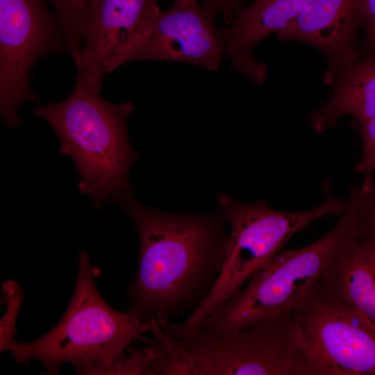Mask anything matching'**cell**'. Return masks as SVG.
<instances>
[{
	"label": "cell",
	"instance_id": "obj_12",
	"mask_svg": "<svg viewBox=\"0 0 375 375\" xmlns=\"http://www.w3.org/2000/svg\"><path fill=\"white\" fill-rule=\"evenodd\" d=\"M311 0H254L241 8L231 25L222 30L225 55L233 69L256 83H262L267 66L255 59L252 49L271 34L278 33L294 21Z\"/></svg>",
	"mask_w": 375,
	"mask_h": 375
},
{
	"label": "cell",
	"instance_id": "obj_10",
	"mask_svg": "<svg viewBox=\"0 0 375 375\" xmlns=\"http://www.w3.org/2000/svg\"><path fill=\"white\" fill-rule=\"evenodd\" d=\"M160 10L158 0H91L81 30L76 80L99 92L108 62Z\"/></svg>",
	"mask_w": 375,
	"mask_h": 375
},
{
	"label": "cell",
	"instance_id": "obj_8",
	"mask_svg": "<svg viewBox=\"0 0 375 375\" xmlns=\"http://www.w3.org/2000/svg\"><path fill=\"white\" fill-rule=\"evenodd\" d=\"M294 309L306 347L328 375H375V324L326 280Z\"/></svg>",
	"mask_w": 375,
	"mask_h": 375
},
{
	"label": "cell",
	"instance_id": "obj_3",
	"mask_svg": "<svg viewBox=\"0 0 375 375\" xmlns=\"http://www.w3.org/2000/svg\"><path fill=\"white\" fill-rule=\"evenodd\" d=\"M78 273L73 296L58 323L42 337L19 342L15 338L5 347L16 363L32 360L46 368L42 374L56 375L65 362L78 374H112L124 353L150 332L151 321L128 310L114 309L103 299L87 251L78 255Z\"/></svg>",
	"mask_w": 375,
	"mask_h": 375
},
{
	"label": "cell",
	"instance_id": "obj_7",
	"mask_svg": "<svg viewBox=\"0 0 375 375\" xmlns=\"http://www.w3.org/2000/svg\"><path fill=\"white\" fill-rule=\"evenodd\" d=\"M46 0H0V115L8 127L22 125L19 106L38 103L30 87L35 62L53 53H69L54 10Z\"/></svg>",
	"mask_w": 375,
	"mask_h": 375
},
{
	"label": "cell",
	"instance_id": "obj_4",
	"mask_svg": "<svg viewBox=\"0 0 375 375\" xmlns=\"http://www.w3.org/2000/svg\"><path fill=\"white\" fill-rule=\"evenodd\" d=\"M359 191L358 186L351 190L344 211L328 233L303 248L278 252L250 278L238 295L212 311L196 335L244 331L294 309L317 285L331 275L356 232Z\"/></svg>",
	"mask_w": 375,
	"mask_h": 375
},
{
	"label": "cell",
	"instance_id": "obj_5",
	"mask_svg": "<svg viewBox=\"0 0 375 375\" xmlns=\"http://www.w3.org/2000/svg\"><path fill=\"white\" fill-rule=\"evenodd\" d=\"M134 109L132 101L110 103L76 80L65 101L33 110L59 136V153L69 156L78 171L79 191L90 195L98 210L110 197L133 190L129 171L140 154L130 144L127 122Z\"/></svg>",
	"mask_w": 375,
	"mask_h": 375
},
{
	"label": "cell",
	"instance_id": "obj_1",
	"mask_svg": "<svg viewBox=\"0 0 375 375\" xmlns=\"http://www.w3.org/2000/svg\"><path fill=\"white\" fill-rule=\"evenodd\" d=\"M140 237L138 267L127 288L128 310L146 320H170L192 312L208 295L226 258L228 233L222 212L205 215L148 208L133 190L110 197Z\"/></svg>",
	"mask_w": 375,
	"mask_h": 375
},
{
	"label": "cell",
	"instance_id": "obj_18",
	"mask_svg": "<svg viewBox=\"0 0 375 375\" xmlns=\"http://www.w3.org/2000/svg\"><path fill=\"white\" fill-rule=\"evenodd\" d=\"M359 125L362 154L356 165L355 172L366 176L375 171V117Z\"/></svg>",
	"mask_w": 375,
	"mask_h": 375
},
{
	"label": "cell",
	"instance_id": "obj_13",
	"mask_svg": "<svg viewBox=\"0 0 375 375\" xmlns=\"http://www.w3.org/2000/svg\"><path fill=\"white\" fill-rule=\"evenodd\" d=\"M337 77L329 100L310 115L315 133L324 131L344 115L354 116L359 124L375 117V60L369 57L354 62Z\"/></svg>",
	"mask_w": 375,
	"mask_h": 375
},
{
	"label": "cell",
	"instance_id": "obj_9",
	"mask_svg": "<svg viewBox=\"0 0 375 375\" xmlns=\"http://www.w3.org/2000/svg\"><path fill=\"white\" fill-rule=\"evenodd\" d=\"M224 55L222 31L198 0H174L115 53L105 71L108 74L129 62L151 60L185 62L217 72Z\"/></svg>",
	"mask_w": 375,
	"mask_h": 375
},
{
	"label": "cell",
	"instance_id": "obj_2",
	"mask_svg": "<svg viewBox=\"0 0 375 375\" xmlns=\"http://www.w3.org/2000/svg\"><path fill=\"white\" fill-rule=\"evenodd\" d=\"M156 375H328L306 347L297 312L223 335L172 336L155 330Z\"/></svg>",
	"mask_w": 375,
	"mask_h": 375
},
{
	"label": "cell",
	"instance_id": "obj_19",
	"mask_svg": "<svg viewBox=\"0 0 375 375\" xmlns=\"http://www.w3.org/2000/svg\"><path fill=\"white\" fill-rule=\"evenodd\" d=\"M205 11L212 18L221 15L227 24H231L237 12L242 8L243 0H201Z\"/></svg>",
	"mask_w": 375,
	"mask_h": 375
},
{
	"label": "cell",
	"instance_id": "obj_16",
	"mask_svg": "<svg viewBox=\"0 0 375 375\" xmlns=\"http://www.w3.org/2000/svg\"><path fill=\"white\" fill-rule=\"evenodd\" d=\"M3 303L6 310L0 321V351H4L7 343L17 334L15 325L22 303L24 289L15 280L4 282L1 289Z\"/></svg>",
	"mask_w": 375,
	"mask_h": 375
},
{
	"label": "cell",
	"instance_id": "obj_11",
	"mask_svg": "<svg viewBox=\"0 0 375 375\" xmlns=\"http://www.w3.org/2000/svg\"><path fill=\"white\" fill-rule=\"evenodd\" d=\"M361 0H311L278 39L305 42L319 49L327 58L328 68L324 81L333 82L356 59L355 38L362 24Z\"/></svg>",
	"mask_w": 375,
	"mask_h": 375
},
{
	"label": "cell",
	"instance_id": "obj_20",
	"mask_svg": "<svg viewBox=\"0 0 375 375\" xmlns=\"http://www.w3.org/2000/svg\"><path fill=\"white\" fill-rule=\"evenodd\" d=\"M360 14L366 25L367 47L370 58L375 60V0H361Z\"/></svg>",
	"mask_w": 375,
	"mask_h": 375
},
{
	"label": "cell",
	"instance_id": "obj_15",
	"mask_svg": "<svg viewBox=\"0 0 375 375\" xmlns=\"http://www.w3.org/2000/svg\"><path fill=\"white\" fill-rule=\"evenodd\" d=\"M53 7L77 66L81 57V26L91 0H46Z\"/></svg>",
	"mask_w": 375,
	"mask_h": 375
},
{
	"label": "cell",
	"instance_id": "obj_6",
	"mask_svg": "<svg viewBox=\"0 0 375 375\" xmlns=\"http://www.w3.org/2000/svg\"><path fill=\"white\" fill-rule=\"evenodd\" d=\"M217 200L228 226L224 263L212 289L190 316L181 323L166 324L175 338L196 335L212 311L238 295L292 236L317 219L340 215L347 206V199L331 197L314 208L299 212L280 211L264 201L241 203L226 193H219Z\"/></svg>",
	"mask_w": 375,
	"mask_h": 375
},
{
	"label": "cell",
	"instance_id": "obj_14",
	"mask_svg": "<svg viewBox=\"0 0 375 375\" xmlns=\"http://www.w3.org/2000/svg\"><path fill=\"white\" fill-rule=\"evenodd\" d=\"M326 281L346 302L375 324V242L357 233Z\"/></svg>",
	"mask_w": 375,
	"mask_h": 375
},
{
	"label": "cell",
	"instance_id": "obj_17",
	"mask_svg": "<svg viewBox=\"0 0 375 375\" xmlns=\"http://www.w3.org/2000/svg\"><path fill=\"white\" fill-rule=\"evenodd\" d=\"M360 187L356 215L357 233L375 242V177L366 176Z\"/></svg>",
	"mask_w": 375,
	"mask_h": 375
}]
</instances>
